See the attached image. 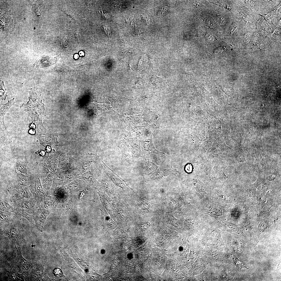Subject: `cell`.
<instances>
[{
	"mask_svg": "<svg viewBox=\"0 0 281 281\" xmlns=\"http://www.w3.org/2000/svg\"><path fill=\"white\" fill-rule=\"evenodd\" d=\"M29 101L26 104H22L21 109L28 114V119L34 123L42 122V117L44 115V105L41 99V93L37 89H31L29 92Z\"/></svg>",
	"mask_w": 281,
	"mask_h": 281,
	"instance_id": "obj_1",
	"label": "cell"
},
{
	"mask_svg": "<svg viewBox=\"0 0 281 281\" xmlns=\"http://www.w3.org/2000/svg\"><path fill=\"white\" fill-rule=\"evenodd\" d=\"M17 210L24 211L27 213H33L39 208V202L36 196L24 199L15 202Z\"/></svg>",
	"mask_w": 281,
	"mask_h": 281,
	"instance_id": "obj_2",
	"label": "cell"
},
{
	"mask_svg": "<svg viewBox=\"0 0 281 281\" xmlns=\"http://www.w3.org/2000/svg\"><path fill=\"white\" fill-rule=\"evenodd\" d=\"M2 232L3 235L8 237L14 243H19L21 233L19 228L16 224H10L4 229Z\"/></svg>",
	"mask_w": 281,
	"mask_h": 281,
	"instance_id": "obj_3",
	"label": "cell"
},
{
	"mask_svg": "<svg viewBox=\"0 0 281 281\" xmlns=\"http://www.w3.org/2000/svg\"><path fill=\"white\" fill-rule=\"evenodd\" d=\"M50 213L47 210L40 208L33 213L35 225L40 231H42L44 222Z\"/></svg>",
	"mask_w": 281,
	"mask_h": 281,
	"instance_id": "obj_4",
	"label": "cell"
},
{
	"mask_svg": "<svg viewBox=\"0 0 281 281\" xmlns=\"http://www.w3.org/2000/svg\"><path fill=\"white\" fill-rule=\"evenodd\" d=\"M10 196V201L14 202L24 199L30 198L33 196L32 193L25 189L17 191L11 194Z\"/></svg>",
	"mask_w": 281,
	"mask_h": 281,
	"instance_id": "obj_5",
	"label": "cell"
},
{
	"mask_svg": "<svg viewBox=\"0 0 281 281\" xmlns=\"http://www.w3.org/2000/svg\"><path fill=\"white\" fill-rule=\"evenodd\" d=\"M155 170L156 171H152L150 174L152 179H157L174 173L173 170L165 169L162 167H159Z\"/></svg>",
	"mask_w": 281,
	"mask_h": 281,
	"instance_id": "obj_6",
	"label": "cell"
},
{
	"mask_svg": "<svg viewBox=\"0 0 281 281\" xmlns=\"http://www.w3.org/2000/svg\"><path fill=\"white\" fill-rule=\"evenodd\" d=\"M14 98L9 100L5 104H0V122H4V115L9 109L16 102L14 101Z\"/></svg>",
	"mask_w": 281,
	"mask_h": 281,
	"instance_id": "obj_7",
	"label": "cell"
},
{
	"mask_svg": "<svg viewBox=\"0 0 281 281\" xmlns=\"http://www.w3.org/2000/svg\"><path fill=\"white\" fill-rule=\"evenodd\" d=\"M0 210L4 212L13 213L21 215L16 208H14L5 200L2 199L0 200Z\"/></svg>",
	"mask_w": 281,
	"mask_h": 281,
	"instance_id": "obj_8",
	"label": "cell"
},
{
	"mask_svg": "<svg viewBox=\"0 0 281 281\" xmlns=\"http://www.w3.org/2000/svg\"><path fill=\"white\" fill-rule=\"evenodd\" d=\"M0 210L1 224L9 221L12 217L10 214L11 213L7 212Z\"/></svg>",
	"mask_w": 281,
	"mask_h": 281,
	"instance_id": "obj_9",
	"label": "cell"
},
{
	"mask_svg": "<svg viewBox=\"0 0 281 281\" xmlns=\"http://www.w3.org/2000/svg\"><path fill=\"white\" fill-rule=\"evenodd\" d=\"M17 210L23 217L27 219L33 225H35L33 215L29 214L23 210Z\"/></svg>",
	"mask_w": 281,
	"mask_h": 281,
	"instance_id": "obj_10",
	"label": "cell"
},
{
	"mask_svg": "<svg viewBox=\"0 0 281 281\" xmlns=\"http://www.w3.org/2000/svg\"><path fill=\"white\" fill-rule=\"evenodd\" d=\"M7 96V93L4 82L0 80V99L5 100Z\"/></svg>",
	"mask_w": 281,
	"mask_h": 281,
	"instance_id": "obj_11",
	"label": "cell"
},
{
	"mask_svg": "<svg viewBox=\"0 0 281 281\" xmlns=\"http://www.w3.org/2000/svg\"><path fill=\"white\" fill-rule=\"evenodd\" d=\"M54 275L57 277H62L63 276L62 270L59 268L55 269L53 271Z\"/></svg>",
	"mask_w": 281,
	"mask_h": 281,
	"instance_id": "obj_12",
	"label": "cell"
},
{
	"mask_svg": "<svg viewBox=\"0 0 281 281\" xmlns=\"http://www.w3.org/2000/svg\"><path fill=\"white\" fill-rule=\"evenodd\" d=\"M79 54L81 56H83L84 55V53L83 52L81 51L79 52Z\"/></svg>",
	"mask_w": 281,
	"mask_h": 281,
	"instance_id": "obj_13",
	"label": "cell"
},
{
	"mask_svg": "<svg viewBox=\"0 0 281 281\" xmlns=\"http://www.w3.org/2000/svg\"><path fill=\"white\" fill-rule=\"evenodd\" d=\"M79 55L77 54H75L74 55V58L75 59H77L78 58Z\"/></svg>",
	"mask_w": 281,
	"mask_h": 281,
	"instance_id": "obj_14",
	"label": "cell"
}]
</instances>
